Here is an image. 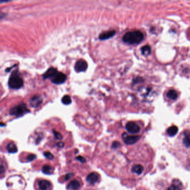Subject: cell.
Wrapping results in <instances>:
<instances>
[{
    "label": "cell",
    "instance_id": "1",
    "mask_svg": "<svg viewBox=\"0 0 190 190\" xmlns=\"http://www.w3.org/2000/svg\"><path fill=\"white\" fill-rule=\"evenodd\" d=\"M144 39V35L140 31H129L123 37V41L130 45L138 44Z\"/></svg>",
    "mask_w": 190,
    "mask_h": 190
},
{
    "label": "cell",
    "instance_id": "2",
    "mask_svg": "<svg viewBox=\"0 0 190 190\" xmlns=\"http://www.w3.org/2000/svg\"><path fill=\"white\" fill-rule=\"evenodd\" d=\"M23 79L17 73L14 72L10 76L8 80V85L11 89H18L23 86Z\"/></svg>",
    "mask_w": 190,
    "mask_h": 190
},
{
    "label": "cell",
    "instance_id": "3",
    "mask_svg": "<svg viewBox=\"0 0 190 190\" xmlns=\"http://www.w3.org/2000/svg\"><path fill=\"white\" fill-rule=\"evenodd\" d=\"M28 112V110L25 104H22L11 109L10 114L15 116H21Z\"/></svg>",
    "mask_w": 190,
    "mask_h": 190
},
{
    "label": "cell",
    "instance_id": "4",
    "mask_svg": "<svg viewBox=\"0 0 190 190\" xmlns=\"http://www.w3.org/2000/svg\"><path fill=\"white\" fill-rule=\"evenodd\" d=\"M141 137L139 136H129L126 133H124L122 135V139L126 145H133Z\"/></svg>",
    "mask_w": 190,
    "mask_h": 190
},
{
    "label": "cell",
    "instance_id": "5",
    "mask_svg": "<svg viewBox=\"0 0 190 190\" xmlns=\"http://www.w3.org/2000/svg\"><path fill=\"white\" fill-rule=\"evenodd\" d=\"M67 80V75L64 73L58 71L51 79V82L55 84L64 83Z\"/></svg>",
    "mask_w": 190,
    "mask_h": 190
},
{
    "label": "cell",
    "instance_id": "6",
    "mask_svg": "<svg viewBox=\"0 0 190 190\" xmlns=\"http://www.w3.org/2000/svg\"><path fill=\"white\" fill-rule=\"evenodd\" d=\"M126 129L129 133L131 134H137L141 130V128L138 125H137L135 122H133L127 123L126 125Z\"/></svg>",
    "mask_w": 190,
    "mask_h": 190
},
{
    "label": "cell",
    "instance_id": "7",
    "mask_svg": "<svg viewBox=\"0 0 190 190\" xmlns=\"http://www.w3.org/2000/svg\"><path fill=\"white\" fill-rule=\"evenodd\" d=\"M30 105L33 108H38L43 102V98L39 95H35L30 99Z\"/></svg>",
    "mask_w": 190,
    "mask_h": 190
},
{
    "label": "cell",
    "instance_id": "8",
    "mask_svg": "<svg viewBox=\"0 0 190 190\" xmlns=\"http://www.w3.org/2000/svg\"><path fill=\"white\" fill-rule=\"evenodd\" d=\"M74 68L76 72H83L88 68V64L84 60H79L76 62Z\"/></svg>",
    "mask_w": 190,
    "mask_h": 190
},
{
    "label": "cell",
    "instance_id": "9",
    "mask_svg": "<svg viewBox=\"0 0 190 190\" xmlns=\"http://www.w3.org/2000/svg\"><path fill=\"white\" fill-rule=\"evenodd\" d=\"M116 34L115 30L107 31L99 35V38L100 40H105L113 37Z\"/></svg>",
    "mask_w": 190,
    "mask_h": 190
},
{
    "label": "cell",
    "instance_id": "10",
    "mask_svg": "<svg viewBox=\"0 0 190 190\" xmlns=\"http://www.w3.org/2000/svg\"><path fill=\"white\" fill-rule=\"evenodd\" d=\"M99 179V175L95 172H93L90 174L86 177L87 182L91 185H94L97 182Z\"/></svg>",
    "mask_w": 190,
    "mask_h": 190
},
{
    "label": "cell",
    "instance_id": "11",
    "mask_svg": "<svg viewBox=\"0 0 190 190\" xmlns=\"http://www.w3.org/2000/svg\"><path fill=\"white\" fill-rule=\"evenodd\" d=\"M80 187V183L76 180L71 181L67 186L69 190H78Z\"/></svg>",
    "mask_w": 190,
    "mask_h": 190
},
{
    "label": "cell",
    "instance_id": "12",
    "mask_svg": "<svg viewBox=\"0 0 190 190\" xmlns=\"http://www.w3.org/2000/svg\"><path fill=\"white\" fill-rule=\"evenodd\" d=\"M38 185L40 190H48L51 186V183L47 180H42L38 182Z\"/></svg>",
    "mask_w": 190,
    "mask_h": 190
},
{
    "label": "cell",
    "instance_id": "13",
    "mask_svg": "<svg viewBox=\"0 0 190 190\" xmlns=\"http://www.w3.org/2000/svg\"><path fill=\"white\" fill-rule=\"evenodd\" d=\"M144 171V168L141 165H136L132 168V172L138 175H141Z\"/></svg>",
    "mask_w": 190,
    "mask_h": 190
},
{
    "label": "cell",
    "instance_id": "14",
    "mask_svg": "<svg viewBox=\"0 0 190 190\" xmlns=\"http://www.w3.org/2000/svg\"><path fill=\"white\" fill-rule=\"evenodd\" d=\"M57 72L58 71L56 69L51 68L46 72L43 77L44 79H51Z\"/></svg>",
    "mask_w": 190,
    "mask_h": 190
},
{
    "label": "cell",
    "instance_id": "15",
    "mask_svg": "<svg viewBox=\"0 0 190 190\" xmlns=\"http://www.w3.org/2000/svg\"><path fill=\"white\" fill-rule=\"evenodd\" d=\"M178 128L176 126H173L168 128L167 130V133L169 136L173 137L177 134V133L178 132Z\"/></svg>",
    "mask_w": 190,
    "mask_h": 190
},
{
    "label": "cell",
    "instance_id": "16",
    "mask_svg": "<svg viewBox=\"0 0 190 190\" xmlns=\"http://www.w3.org/2000/svg\"><path fill=\"white\" fill-rule=\"evenodd\" d=\"M8 152L11 153H15L17 152V147L14 142H11L7 146Z\"/></svg>",
    "mask_w": 190,
    "mask_h": 190
},
{
    "label": "cell",
    "instance_id": "17",
    "mask_svg": "<svg viewBox=\"0 0 190 190\" xmlns=\"http://www.w3.org/2000/svg\"><path fill=\"white\" fill-rule=\"evenodd\" d=\"M167 97L168 98L171 100H176L177 98L178 97V94L177 93V91L174 90V89H171L169 90V91H168L167 94Z\"/></svg>",
    "mask_w": 190,
    "mask_h": 190
},
{
    "label": "cell",
    "instance_id": "18",
    "mask_svg": "<svg viewBox=\"0 0 190 190\" xmlns=\"http://www.w3.org/2000/svg\"><path fill=\"white\" fill-rule=\"evenodd\" d=\"M53 168L49 165L44 166L42 168V171L46 175H51L53 173Z\"/></svg>",
    "mask_w": 190,
    "mask_h": 190
},
{
    "label": "cell",
    "instance_id": "19",
    "mask_svg": "<svg viewBox=\"0 0 190 190\" xmlns=\"http://www.w3.org/2000/svg\"><path fill=\"white\" fill-rule=\"evenodd\" d=\"M141 50L142 54L143 55H145V56H148V55H149L151 54V47L148 45H145L143 46L141 49Z\"/></svg>",
    "mask_w": 190,
    "mask_h": 190
},
{
    "label": "cell",
    "instance_id": "20",
    "mask_svg": "<svg viewBox=\"0 0 190 190\" xmlns=\"http://www.w3.org/2000/svg\"><path fill=\"white\" fill-rule=\"evenodd\" d=\"M61 101H62V103L64 104L69 105V104H71V99L70 96L67 95H65L62 97Z\"/></svg>",
    "mask_w": 190,
    "mask_h": 190
},
{
    "label": "cell",
    "instance_id": "21",
    "mask_svg": "<svg viewBox=\"0 0 190 190\" xmlns=\"http://www.w3.org/2000/svg\"><path fill=\"white\" fill-rule=\"evenodd\" d=\"M183 144L187 148L190 147V134H186L183 138Z\"/></svg>",
    "mask_w": 190,
    "mask_h": 190
},
{
    "label": "cell",
    "instance_id": "22",
    "mask_svg": "<svg viewBox=\"0 0 190 190\" xmlns=\"http://www.w3.org/2000/svg\"><path fill=\"white\" fill-rule=\"evenodd\" d=\"M6 171V167L3 162L0 161V176L3 175Z\"/></svg>",
    "mask_w": 190,
    "mask_h": 190
},
{
    "label": "cell",
    "instance_id": "23",
    "mask_svg": "<svg viewBox=\"0 0 190 190\" xmlns=\"http://www.w3.org/2000/svg\"><path fill=\"white\" fill-rule=\"evenodd\" d=\"M44 155L45 157L46 158H47L48 160H53L54 158L53 154L49 152H45L44 153Z\"/></svg>",
    "mask_w": 190,
    "mask_h": 190
},
{
    "label": "cell",
    "instance_id": "24",
    "mask_svg": "<svg viewBox=\"0 0 190 190\" xmlns=\"http://www.w3.org/2000/svg\"><path fill=\"white\" fill-rule=\"evenodd\" d=\"M53 133L54 134V136H55V137L57 139H58V140H61V139H62V136L61 135V134H60L59 132H56V131L55 130H53Z\"/></svg>",
    "mask_w": 190,
    "mask_h": 190
},
{
    "label": "cell",
    "instance_id": "25",
    "mask_svg": "<svg viewBox=\"0 0 190 190\" xmlns=\"http://www.w3.org/2000/svg\"><path fill=\"white\" fill-rule=\"evenodd\" d=\"M36 158V155L31 154H30V155L28 156V157L27 158V160H28V161H32L35 160Z\"/></svg>",
    "mask_w": 190,
    "mask_h": 190
},
{
    "label": "cell",
    "instance_id": "26",
    "mask_svg": "<svg viewBox=\"0 0 190 190\" xmlns=\"http://www.w3.org/2000/svg\"><path fill=\"white\" fill-rule=\"evenodd\" d=\"M167 190H181L179 187L176 185H171L168 188Z\"/></svg>",
    "mask_w": 190,
    "mask_h": 190
},
{
    "label": "cell",
    "instance_id": "27",
    "mask_svg": "<svg viewBox=\"0 0 190 190\" xmlns=\"http://www.w3.org/2000/svg\"><path fill=\"white\" fill-rule=\"evenodd\" d=\"M76 160L79 161L82 163H85L86 162V160L82 156H78L76 157Z\"/></svg>",
    "mask_w": 190,
    "mask_h": 190
},
{
    "label": "cell",
    "instance_id": "28",
    "mask_svg": "<svg viewBox=\"0 0 190 190\" xmlns=\"http://www.w3.org/2000/svg\"><path fill=\"white\" fill-rule=\"evenodd\" d=\"M120 145V143L118 142H114L113 143V145H112V147L114 148H117L118 147H119V146Z\"/></svg>",
    "mask_w": 190,
    "mask_h": 190
},
{
    "label": "cell",
    "instance_id": "29",
    "mask_svg": "<svg viewBox=\"0 0 190 190\" xmlns=\"http://www.w3.org/2000/svg\"><path fill=\"white\" fill-rule=\"evenodd\" d=\"M73 176V174H68L67 175L65 176V180H68L70 178H71Z\"/></svg>",
    "mask_w": 190,
    "mask_h": 190
},
{
    "label": "cell",
    "instance_id": "30",
    "mask_svg": "<svg viewBox=\"0 0 190 190\" xmlns=\"http://www.w3.org/2000/svg\"><path fill=\"white\" fill-rule=\"evenodd\" d=\"M6 16V15L5 13L0 12V20H2L3 19H4Z\"/></svg>",
    "mask_w": 190,
    "mask_h": 190
},
{
    "label": "cell",
    "instance_id": "31",
    "mask_svg": "<svg viewBox=\"0 0 190 190\" xmlns=\"http://www.w3.org/2000/svg\"><path fill=\"white\" fill-rule=\"evenodd\" d=\"M57 145H58L59 147H60V148H62V147H64V143L63 142H59V143L57 144Z\"/></svg>",
    "mask_w": 190,
    "mask_h": 190
}]
</instances>
